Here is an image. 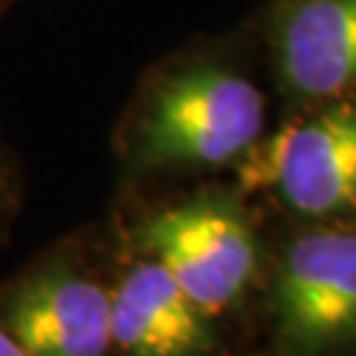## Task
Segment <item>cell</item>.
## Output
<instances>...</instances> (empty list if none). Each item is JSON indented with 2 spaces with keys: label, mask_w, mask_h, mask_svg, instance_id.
<instances>
[{
  "label": "cell",
  "mask_w": 356,
  "mask_h": 356,
  "mask_svg": "<svg viewBox=\"0 0 356 356\" xmlns=\"http://www.w3.org/2000/svg\"><path fill=\"white\" fill-rule=\"evenodd\" d=\"M264 95L248 76L195 61L153 79L116 138L127 179L235 166L264 132Z\"/></svg>",
  "instance_id": "cell-1"
},
{
  "label": "cell",
  "mask_w": 356,
  "mask_h": 356,
  "mask_svg": "<svg viewBox=\"0 0 356 356\" xmlns=\"http://www.w3.org/2000/svg\"><path fill=\"white\" fill-rule=\"evenodd\" d=\"M114 235L156 259L193 304L225 327L254 304L267 269L264 245L238 188H206L145 209Z\"/></svg>",
  "instance_id": "cell-2"
},
{
  "label": "cell",
  "mask_w": 356,
  "mask_h": 356,
  "mask_svg": "<svg viewBox=\"0 0 356 356\" xmlns=\"http://www.w3.org/2000/svg\"><path fill=\"white\" fill-rule=\"evenodd\" d=\"M0 322L29 356H114L108 235L76 229L0 280Z\"/></svg>",
  "instance_id": "cell-3"
},
{
  "label": "cell",
  "mask_w": 356,
  "mask_h": 356,
  "mask_svg": "<svg viewBox=\"0 0 356 356\" xmlns=\"http://www.w3.org/2000/svg\"><path fill=\"white\" fill-rule=\"evenodd\" d=\"M259 288V356H356V227L296 235Z\"/></svg>",
  "instance_id": "cell-4"
},
{
  "label": "cell",
  "mask_w": 356,
  "mask_h": 356,
  "mask_svg": "<svg viewBox=\"0 0 356 356\" xmlns=\"http://www.w3.org/2000/svg\"><path fill=\"white\" fill-rule=\"evenodd\" d=\"M238 169L241 193H272L312 225L356 219V103L335 101L259 138Z\"/></svg>",
  "instance_id": "cell-5"
},
{
  "label": "cell",
  "mask_w": 356,
  "mask_h": 356,
  "mask_svg": "<svg viewBox=\"0 0 356 356\" xmlns=\"http://www.w3.org/2000/svg\"><path fill=\"white\" fill-rule=\"evenodd\" d=\"M114 356H235L227 327L185 296L156 259L108 235Z\"/></svg>",
  "instance_id": "cell-6"
},
{
  "label": "cell",
  "mask_w": 356,
  "mask_h": 356,
  "mask_svg": "<svg viewBox=\"0 0 356 356\" xmlns=\"http://www.w3.org/2000/svg\"><path fill=\"white\" fill-rule=\"evenodd\" d=\"M280 74L304 98H341L356 88V0H298L277 35Z\"/></svg>",
  "instance_id": "cell-7"
},
{
  "label": "cell",
  "mask_w": 356,
  "mask_h": 356,
  "mask_svg": "<svg viewBox=\"0 0 356 356\" xmlns=\"http://www.w3.org/2000/svg\"><path fill=\"white\" fill-rule=\"evenodd\" d=\"M26 175L22 156L13 148L0 127V248H6L13 238L16 222L24 211Z\"/></svg>",
  "instance_id": "cell-8"
},
{
  "label": "cell",
  "mask_w": 356,
  "mask_h": 356,
  "mask_svg": "<svg viewBox=\"0 0 356 356\" xmlns=\"http://www.w3.org/2000/svg\"><path fill=\"white\" fill-rule=\"evenodd\" d=\"M0 356H29L3 322H0Z\"/></svg>",
  "instance_id": "cell-9"
}]
</instances>
